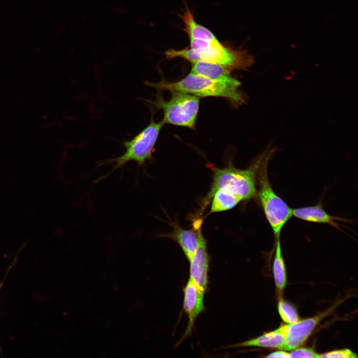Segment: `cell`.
Masks as SVG:
<instances>
[{"instance_id":"3957f363","label":"cell","mask_w":358,"mask_h":358,"mask_svg":"<svg viewBox=\"0 0 358 358\" xmlns=\"http://www.w3.org/2000/svg\"><path fill=\"white\" fill-rule=\"evenodd\" d=\"M269 156V154L264 156L258 160V193L266 219L276 239L280 237L283 227L292 216V208L276 194L270 184L268 172Z\"/></svg>"},{"instance_id":"8992f818","label":"cell","mask_w":358,"mask_h":358,"mask_svg":"<svg viewBox=\"0 0 358 358\" xmlns=\"http://www.w3.org/2000/svg\"><path fill=\"white\" fill-rule=\"evenodd\" d=\"M171 98L166 101L160 94L154 100H147L163 111L164 124L194 128L199 108V97L179 90H171Z\"/></svg>"},{"instance_id":"52a82bcc","label":"cell","mask_w":358,"mask_h":358,"mask_svg":"<svg viewBox=\"0 0 358 358\" xmlns=\"http://www.w3.org/2000/svg\"><path fill=\"white\" fill-rule=\"evenodd\" d=\"M332 309L330 308L313 317L287 324L285 342L282 350L292 351L301 346L310 336L319 323L329 314Z\"/></svg>"},{"instance_id":"9c48e42d","label":"cell","mask_w":358,"mask_h":358,"mask_svg":"<svg viewBox=\"0 0 358 358\" xmlns=\"http://www.w3.org/2000/svg\"><path fill=\"white\" fill-rule=\"evenodd\" d=\"M189 278L201 290L205 291L207 287L209 257L206 250L205 239L189 260Z\"/></svg>"},{"instance_id":"ffe728a7","label":"cell","mask_w":358,"mask_h":358,"mask_svg":"<svg viewBox=\"0 0 358 358\" xmlns=\"http://www.w3.org/2000/svg\"><path fill=\"white\" fill-rule=\"evenodd\" d=\"M289 354L285 351H278L274 352L266 357L267 358H289Z\"/></svg>"},{"instance_id":"6da1fadb","label":"cell","mask_w":358,"mask_h":358,"mask_svg":"<svg viewBox=\"0 0 358 358\" xmlns=\"http://www.w3.org/2000/svg\"><path fill=\"white\" fill-rule=\"evenodd\" d=\"M165 55L169 59L183 58L192 63L199 62L217 64L231 70H244L250 67L253 58L245 50H236L224 46L217 40L208 41L190 39V48L168 50Z\"/></svg>"},{"instance_id":"ba28073f","label":"cell","mask_w":358,"mask_h":358,"mask_svg":"<svg viewBox=\"0 0 358 358\" xmlns=\"http://www.w3.org/2000/svg\"><path fill=\"white\" fill-rule=\"evenodd\" d=\"M201 223L199 220L195 221L193 229H184L175 226L173 232L166 236L179 244L188 261L204 239L200 228Z\"/></svg>"},{"instance_id":"ac0fdd59","label":"cell","mask_w":358,"mask_h":358,"mask_svg":"<svg viewBox=\"0 0 358 358\" xmlns=\"http://www.w3.org/2000/svg\"><path fill=\"white\" fill-rule=\"evenodd\" d=\"M289 354V358H320V354L309 348H297Z\"/></svg>"},{"instance_id":"30bf717a","label":"cell","mask_w":358,"mask_h":358,"mask_svg":"<svg viewBox=\"0 0 358 358\" xmlns=\"http://www.w3.org/2000/svg\"><path fill=\"white\" fill-rule=\"evenodd\" d=\"M183 307L189 319L188 327L191 329L193 322L204 309L205 291L200 289L189 278L183 288Z\"/></svg>"},{"instance_id":"8fae6325","label":"cell","mask_w":358,"mask_h":358,"mask_svg":"<svg viewBox=\"0 0 358 358\" xmlns=\"http://www.w3.org/2000/svg\"><path fill=\"white\" fill-rule=\"evenodd\" d=\"M287 329V324L283 325L277 329L230 347H259L282 350L285 342Z\"/></svg>"},{"instance_id":"5b68a950","label":"cell","mask_w":358,"mask_h":358,"mask_svg":"<svg viewBox=\"0 0 358 358\" xmlns=\"http://www.w3.org/2000/svg\"><path fill=\"white\" fill-rule=\"evenodd\" d=\"M258 161L245 170L229 166L223 169L215 168L212 184L203 203L206 205L214 193L223 189L239 197L242 200L250 199L256 195V183Z\"/></svg>"},{"instance_id":"4fadbf2b","label":"cell","mask_w":358,"mask_h":358,"mask_svg":"<svg viewBox=\"0 0 358 358\" xmlns=\"http://www.w3.org/2000/svg\"><path fill=\"white\" fill-rule=\"evenodd\" d=\"M185 25L184 30L187 33L189 39H199L208 41H215L218 39L211 31L205 27L197 23L188 7L181 16Z\"/></svg>"},{"instance_id":"7a4b0ae2","label":"cell","mask_w":358,"mask_h":358,"mask_svg":"<svg viewBox=\"0 0 358 358\" xmlns=\"http://www.w3.org/2000/svg\"><path fill=\"white\" fill-rule=\"evenodd\" d=\"M145 84L158 91L179 90L199 97H224L235 104H241L245 101L244 96L239 90L240 82L231 76L211 80L190 73L184 78L175 82L162 81L152 83L146 81Z\"/></svg>"},{"instance_id":"d6986e66","label":"cell","mask_w":358,"mask_h":358,"mask_svg":"<svg viewBox=\"0 0 358 358\" xmlns=\"http://www.w3.org/2000/svg\"><path fill=\"white\" fill-rule=\"evenodd\" d=\"M357 357V355L348 349L335 350L320 354V358H350Z\"/></svg>"},{"instance_id":"7c38bea8","label":"cell","mask_w":358,"mask_h":358,"mask_svg":"<svg viewBox=\"0 0 358 358\" xmlns=\"http://www.w3.org/2000/svg\"><path fill=\"white\" fill-rule=\"evenodd\" d=\"M292 216L308 222L329 224L338 229L339 228L338 221H346L327 213L321 204L292 209Z\"/></svg>"},{"instance_id":"9a60e30c","label":"cell","mask_w":358,"mask_h":358,"mask_svg":"<svg viewBox=\"0 0 358 358\" xmlns=\"http://www.w3.org/2000/svg\"><path fill=\"white\" fill-rule=\"evenodd\" d=\"M211 199L209 214L230 210L242 201L239 197L223 189L217 190Z\"/></svg>"},{"instance_id":"2e32d148","label":"cell","mask_w":358,"mask_h":358,"mask_svg":"<svg viewBox=\"0 0 358 358\" xmlns=\"http://www.w3.org/2000/svg\"><path fill=\"white\" fill-rule=\"evenodd\" d=\"M272 270L276 289L281 294L286 284V273L284 262L281 253L280 237L277 238Z\"/></svg>"},{"instance_id":"277c9868","label":"cell","mask_w":358,"mask_h":358,"mask_svg":"<svg viewBox=\"0 0 358 358\" xmlns=\"http://www.w3.org/2000/svg\"><path fill=\"white\" fill-rule=\"evenodd\" d=\"M164 124L162 120L156 122L152 117L149 124L132 139L123 142L126 149L123 154L98 163V166L114 164L111 171L100 177L96 182L105 178L117 169L123 168L130 161H134L138 164L139 168H143L146 162L152 158L154 146Z\"/></svg>"},{"instance_id":"e0dca14e","label":"cell","mask_w":358,"mask_h":358,"mask_svg":"<svg viewBox=\"0 0 358 358\" xmlns=\"http://www.w3.org/2000/svg\"><path fill=\"white\" fill-rule=\"evenodd\" d=\"M278 310L281 319L288 324H293L299 320L295 308L281 298L278 301Z\"/></svg>"},{"instance_id":"44dd1931","label":"cell","mask_w":358,"mask_h":358,"mask_svg":"<svg viewBox=\"0 0 358 358\" xmlns=\"http://www.w3.org/2000/svg\"><path fill=\"white\" fill-rule=\"evenodd\" d=\"M1 285H2V283L1 284V285H0V288H1Z\"/></svg>"},{"instance_id":"5bb4252c","label":"cell","mask_w":358,"mask_h":358,"mask_svg":"<svg viewBox=\"0 0 358 358\" xmlns=\"http://www.w3.org/2000/svg\"><path fill=\"white\" fill-rule=\"evenodd\" d=\"M232 70L221 65L199 62L193 63L191 73L211 80H218L231 76Z\"/></svg>"}]
</instances>
